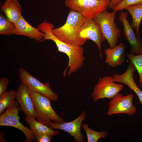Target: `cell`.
Returning a JSON list of instances; mask_svg holds the SVG:
<instances>
[{
	"label": "cell",
	"mask_w": 142,
	"mask_h": 142,
	"mask_svg": "<svg viewBox=\"0 0 142 142\" xmlns=\"http://www.w3.org/2000/svg\"><path fill=\"white\" fill-rule=\"evenodd\" d=\"M28 89L34 102L36 114V118L37 120L48 126H49L50 121L58 124L65 122L54 110L51 105V100L50 99Z\"/></svg>",
	"instance_id": "obj_2"
},
{
	"label": "cell",
	"mask_w": 142,
	"mask_h": 142,
	"mask_svg": "<svg viewBox=\"0 0 142 142\" xmlns=\"http://www.w3.org/2000/svg\"><path fill=\"white\" fill-rule=\"evenodd\" d=\"M142 4V0H123L119 4L113 9L116 12L123 11L128 7Z\"/></svg>",
	"instance_id": "obj_24"
},
{
	"label": "cell",
	"mask_w": 142,
	"mask_h": 142,
	"mask_svg": "<svg viewBox=\"0 0 142 142\" xmlns=\"http://www.w3.org/2000/svg\"><path fill=\"white\" fill-rule=\"evenodd\" d=\"M130 13L132 17L130 24L135 30L136 35L139 40L141 41L139 34V27L142 19V4L128 7L125 9Z\"/></svg>",
	"instance_id": "obj_19"
},
{
	"label": "cell",
	"mask_w": 142,
	"mask_h": 142,
	"mask_svg": "<svg viewBox=\"0 0 142 142\" xmlns=\"http://www.w3.org/2000/svg\"><path fill=\"white\" fill-rule=\"evenodd\" d=\"M119 19L124 27V34L130 46V54L139 55L142 53V42L136 37L134 29L129 24L127 19V13L121 11Z\"/></svg>",
	"instance_id": "obj_13"
},
{
	"label": "cell",
	"mask_w": 142,
	"mask_h": 142,
	"mask_svg": "<svg viewBox=\"0 0 142 142\" xmlns=\"http://www.w3.org/2000/svg\"><path fill=\"white\" fill-rule=\"evenodd\" d=\"M86 116V112L83 111L79 116L73 120L60 124L50 121L48 127L53 130L59 129L67 132L73 137L75 142H84V137L81 133V127L82 123L85 119Z\"/></svg>",
	"instance_id": "obj_11"
},
{
	"label": "cell",
	"mask_w": 142,
	"mask_h": 142,
	"mask_svg": "<svg viewBox=\"0 0 142 142\" xmlns=\"http://www.w3.org/2000/svg\"><path fill=\"white\" fill-rule=\"evenodd\" d=\"M16 91L11 90L7 91L0 95V114H2L8 108L15 102Z\"/></svg>",
	"instance_id": "obj_20"
},
{
	"label": "cell",
	"mask_w": 142,
	"mask_h": 142,
	"mask_svg": "<svg viewBox=\"0 0 142 142\" xmlns=\"http://www.w3.org/2000/svg\"><path fill=\"white\" fill-rule=\"evenodd\" d=\"M125 45L120 43L114 48L106 49L104 53L106 56L105 62L113 67L122 65L126 61Z\"/></svg>",
	"instance_id": "obj_15"
},
{
	"label": "cell",
	"mask_w": 142,
	"mask_h": 142,
	"mask_svg": "<svg viewBox=\"0 0 142 142\" xmlns=\"http://www.w3.org/2000/svg\"><path fill=\"white\" fill-rule=\"evenodd\" d=\"M58 50L66 54L68 56L69 61L68 65L64 72V75L68 68L67 75L69 76L76 72L83 66L85 57L84 50L81 46L68 44L59 40L56 44Z\"/></svg>",
	"instance_id": "obj_5"
},
{
	"label": "cell",
	"mask_w": 142,
	"mask_h": 142,
	"mask_svg": "<svg viewBox=\"0 0 142 142\" xmlns=\"http://www.w3.org/2000/svg\"><path fill=\"white\" fill-rule=\"evenodd\" d=\"M16 101L11 107L7 108L0 116V126L13 127L21 131L25 135L26 140L25 142H31L36 139L35 136L31 129L24 126L19 121L18 115L21 110Z\"/></svg>",
	"instance_id": "obj_6"
},
{
	"label": "cell",
	"mask_w": 142,
	"mask_h": 142,
	"mask_svg": "<svg viewBox=\"0 0 142 142\" xmlns=\"http://www.w3.org/2000/svg\"></svg>",
	"instance_id": "obj_28"
},
{
	"label": "cell",
	"mask_w": 142,
	"mask_h": 142,
	"mask_svg": "<svg viewBox=\"0 0 142 142\" xmlns=\"http://www.w3.org/2000/svg\"><path fill=\"white\" fill-rule=\"evenodd\" d=\"M123 0H110L109 7L113 9L121 3Z\"/></svg>",
	"instance_id": "obj_27"
},
{
	"label": "cell",
	"mask_w": 142,
	"mask_h": 142,
	"mask_svg": "<svg viewBox=\"0 0 142 142\" xmlns=\"http://www.w3.org/2000/svg\"><path fill=\"white\" fill-rule=\"evenodd\" d=\"M116 12L113 10L109 12L105 10L94 18L99 24L110 49L117 45L118 39L120 36L121 31L117 27L115 22Z\"/></svg>",
	"instance_id": "obj_4"
},
{
	"label": "cell",
	"mask_w": 142,
	"mask_h": 142,
	"mask_svg": "<svg viewBox=\"0 0 142 142\" xmlns=\"http://www.w3.org/2000/svg\"><path fill=\"white\" fill-rule=\"evenodd\" d=\"M53 136L47 134H42L36 136L37 142H50Z\"/></svg>",
	"instance_id": "obj_26"
},
{
	"label": "cell",
	"mask_w": 142,
	"mask_h": 142,
	"mask_svg": "<svg viewBox=\"0 0 142 142\" xmlns=\"http://www.w3.org/2000/svg\"><path fill=\"white\" fill-rule=\"evenodd\" d=\"M126 57L134 65L138 72L139 82L142 88V53L136 55L127 53Z\"/></svg>",
	"instance_id": "obj_23"
},
{
	"label": "cell",
	"mask_w": 142,
	"mask_h": 142,
	"mask_svg": "<svg viewBox=\"0 0 142 142\" xmlns=\"http://www.w3.org/2000/svg\"><path fill=\"white\" fill-rule=\"evenodd\" d=\"M15 24L16 29L15 35L25 36L39 42L43 39L44 33L30 25L22 15Z\"/></svg>",
	"instance_id": "obj_16"
},
{
	"label": "cell",
	"mask_w": 142,
	"mask_h": 142,
	"mask_svg": "<svg viewBox=\"0 0 142 142\" xmlns=\"http://www.w3.org/2000/svg\"><path fill=\"white\" fill-rule=\"evenodd\" d=\"M124 87L121 84L116 83L113 77L105 76L100 77L95 85L91 96L93 101L96 102L105 98L111 99Z\"/></svg>",
	"instance_id": "obj_7"
},
{
	"label": "cell",
	"mask_w": 142,
	"mask_h": 142,
	"mask_svg": "<svg viewBox=\"0 0 142 142\" xmlns=\"http://www.w3.org/2000/svg\"><path fill=\"white\" fill-rule=\"evenodd\" d=\"M25 119L26 122L29 125L30 129L33 132L36 137L38 135L42 134H47L53 137L60 134V131L54 130L48 126L36 120L35 118L26 116Z\"/></svg>",
	"instance_id": "obj_18"
},
{
	"label": "cell",
	"mask_w": 142,
	"mask_h": 142,
	"mask_svg": "<svg viewBox=\"0 0 142 142\" xmlns=\"http://www.w3.org/2000/svg\"><path fill=\"white\" fill-rule=\"evenodd\" d=\"M1 9L7 18L15 24L22 15L21 6L17 0H5Z\"/></svg>",
	"instance_id": "obj_17"
},
{
	"label": "cell",
	"mask_w": 142,
	"mask_h": 142,
	"mask_svg": "<svg viewBox=\"0 0 142 142\" xmlns=\"http://www.w3.org/2000/svg\"><path fill=\"white\" fill-rule=\"evenodd\" d=\"M78 34L81 38L90 39L97 45L102 57L101 48L105 38L98 23L94 18L88 19L79 28Z\"/></svg>",
	"instance_id": "obj_10"
},
{
	"label": "cell",
	"mask_w": 142,
	"mask_h": 142,
	"mask_svg": "<svg viewBox=\"0 0 142 142\" xmlns=\"http://www.w3.org/2000/svg\"><path fill=\"white\" fill-rule=\"evenodd\" d=\"M81 127L85 132L88 142H97L100 139L105 138L108 135L106 131L100 132L95 131L90 128L86 123L82 124Z\"/></svg>",
	"instance_id": "obj_22"
},
{
	"label": "cell",
	"mask_w": 142,
	"mask_h": 142,
	"mask_svg": "<svg viewBox=\"0 0 142 142\" xmlns=\"http://www.w3.org/2000/svg\"><path fill=\"white\" fill-rule=\"evenodd\" d=\"M133 98L132 94L124 96L118 93L109 101L108 115L118 114H125L129 116L133 115L136 113V108L133 104Z\"/></svg>",
	"instance_id": "obj_8"
},
{
	"label": "cell",
	"mask_w": 142,
	"mask_h": 142,
	"mask_svg": "<svg viewBox=\"0 0 142 142\" xmlns=\"http://www.w3.org/2000/svg\"><path fill=\"white\" fill-rule=\"evenodd\" d=\"M110 0H65L70 11L78 12L88 18H94L109 7Z\"/></svg>",
	"instance_id": "obj_3"
},
{
	"label": "cell",
	"mask_w": 142,
	"mask_h": 142,
	"mask_svg": "<svg viewBox=\"0 0 142 142\" xmlns=\"http://www.w3.org/2000/svg\"><path fill=\"white\" fill-rule=\"evenodd\" d=\"M9 82L6 77L0 79V95L7 91L6 87Z\"/></svg>",
	"instance_id": "obj_25"
},
{
	"label": "cell",
	"mask_w": 142,
	"mask_h": 142,
	"mask_svg": "<svg viewBox=\"0 0 142 142\" xmlns=\"http://www.w3.org/2000/svg\"><path fill=\"white\" fill-rule=\"evenodd\" d=\"M87 19L78 12L70 11L65 23L58 28H53L52 33L63 42L82 46L88 39L81 38L78 35V32L80 26Z\"/></svg>",
	"instance_id": "obj_1"
},
{
	"label": "cell",
	"mask_w": 142,
	"mask_h": 142,
	"mask_svg": "<svg viewBox=\"0 0 142 142\" xmlns=\"http://www.w3.org/2000/svg\"><path fill=\"white\" fill-rule=\"evenodd\" d=\"M136 70L135 67L130 62L124 73L121 74L116 73L113 75L112 77L115 82L124 84L131 90L133 91L138 97L142 105V92L137 86L134 78V73Z\"/></svg>",
	"instance_id": "obj_14"
},
{
	"label": "cell",
	"mask_w": 142,
	"mask_h": 142,
	"mask_svg": "<svg viewBox=\"0 0 142 142\" xmlns=\"http://www.w3.org/2000/svg\"><path fill=\"white\" fill-rule=\"evenodd\" d=\"M16 98L26 116H36L34 102L28 87L21 82L16 91Z\"/></svg>",
	"instance_id": "obj_12"
},
{
	"label": "cell",
	"mask_w": 142,
	"mask_h": 142,
	"mask_svg": "<svg viewBox=\"0 0 142 142\" xmlns=\"http://www.w3.org/2000/svg\"><path fill=\"white\" fill-rule=\"evenodd\" d=\"M16 24L10 21L2 13L0 14V34L10 35L15 34Z\"/></svg>",
	"instance_id": "obj_21"
},
{
	"label": "cell",
	"mask_w": 142,
	"mask_h": 142,
	"mask_svg": "<svg viewBox=\"0 0 142 142\" xmlns=\"http://www.w3.org/2000/svg\"><path fill=\"white\" fill-rule=\"evenodd\" d=\"M18 71L20 80L29 89L42 94L52 100H58V95L52 90L48 82L46 83H41L23 68H20Z\"/></svg>",
	"instance_id": "obj_9"
}]
</instances>
